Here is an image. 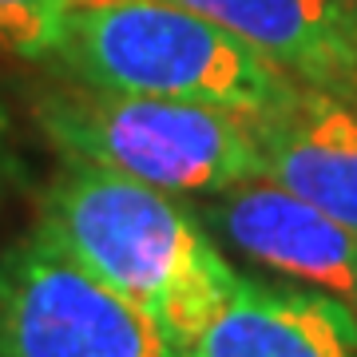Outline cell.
I'll list each match as a JSON object with an SVG mask.
<instances>
[{"instance_id":"obj_4","label":"cell","mask_w":357,"mask_h":357,"mask_svg":"<svg viewBox=\"0 0 357 357\" xmlns=\"http://www.w3.org/2000/svg\"><path fill=\"white\" fill-rule=\"evenodd\" d=\"M0 357H187L151 314L48 238L0 250Z\"/></svg>"},{"instance_id":"obj_7","label":"cell","mask_w":357,"mask_h":357,"mask_svg":"<svg viewBox=\"0 0 357 357\" xmlns=\"http://www.w3.org/2000/svg\"><path fill=\"white\" fill-rule=\"evenodd\" d=\"M306 88L357 91V0H175Z\"/></svg>"},{"instance_id":"obj_5","label":"cell","mask_w":357,"mask_h":357,"mask_svg":"<svg viewBox=\"0 0 357 357\" xmlns=\"http://www.w3.org/2000/svg\"><path fill=\"white\" fill-rule=\"evenodd\" d=\"M203 222L243 258L357 310V234L294 191L250 178L203 203Z\"/></svg>"},{"instance_id":"obj_3","label":"cell","mask_w":357,"mask_h":357,"mask_svg":"<svg viewBox=\"0 0 357 357\" xmlns=\"http://www.w3.org/2000/svg\"><path fill=\"white\" fill-rule=\"evenodd\" d=\"M40 135L72 163L151 183L171 195H222L262 178V151L243 115L206 103L119 96L79 84L32 100Z\"/></svg>"},{"instance_id":"obj_8","label":"cell","mask_w":357,"mask_h":357,"mask_svg":"<svg viewBox=\"0 0 357 357\" xmlns=\"http://www.w3.org/2000/svg\"><path fill=\"white\" fill-rule=\"evenodd\" d=\"M187 357H357V310L310 286L243 278Z\"/></svg>"},{"instance_id":"obj_9","label":"cell","mask_w":357,"mask_h":357,"mask_svg":"<svg viewBox=\"0 0 357 357\" xmlns=\"http://www.w3.org/2000/svg\"><path fill=\"white\" fill-rule=\"evenodd\" d=\"M72 0H0V52L28 64H52L64 44Z\"/></svg>"},{"instance_id":"obj_6","label":"cell","mask_w":357,"mask_h":357,"mask_svg":"<svg viewBox=\"0 0 357 357\" xmlns=\"http://www.w3.org/2000/svg\"><path fill=\"white\" fill-rule=\"evenodd\" d=\"M250 128L262 151V178L357 234V91L302 84L286 107Z\"/></svg>"},{"instance_id":"obj_2","label":"cell","mask_w":357,"mask_h":357,"mask_svg":"<svg viewBox=\"0 0 357 357\" xmlns=\"http://www.w3.org/2000/svg\"><path fill=\"white\" fill-rule=\"evenodd\" d=\"M56 76L79 88L206 103L258 123L302 88L266 56L175 0H72Z\"/></svg>"},{"instance_id":"obj_1","label":"cell","mask_w":357,"mask_h":357,"mask_svg":"<svg viewBox=\"0 0 357 357\" xmlns=\"http://www.w3.org/2000/svg\"><path fill=\"white\" fill-rule=\"evenodd\" d=\"M36 234L151 314L187 354L243 286L199 211L91 163L68 159L52 175L36 199Z\"/></svg>"},{"instance_id":"obj_10","label":"cell","mask_w":357,"mask_h":357,"mask_svg":"<svg viewBox=\"0 0 357 357\" xmlns=\"http://www.w3.org/2000/svg\"><path fill=\"white\" fill-rule=\"evenodd\" d=\"M20 183H24V167H20V151H16L13 119H8V107L0 103V215Z\"/></svg>"}]
</instances>
